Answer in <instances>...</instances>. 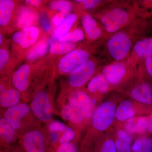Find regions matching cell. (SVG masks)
Here are the masks:
<instances>
[{
  "mask_svg": "<svg viewBox=\"0 0 152 152\" xmlns=\"http://www.w3.org/2000/svg\"><path fill=\"white\" fill-rule=\"evenodd\" d=\"M10 74L0 78V112L23 102L20 93L12 85Z\"/></svg>",
  "mask_w": 152,
  "mask_h": 152,
  "instance_id": "cell-13",
  "label": "cell"
},
{
  "mask_svg": "<svg viewBox=\"0 0 152 152\" xmlns=\"http://www.w3.org/2000/svg\"><path fill=\"white\" fill-rule=\"evenodd\" d=\"M98 152H117L115 142L112 139H106L101 145Z\"/></svg>",
  "mask_w": 152,
  "mask_h": 152,
  "instance_id": "cell-33",
  "label": "cell"
},
{
  "mask_svg": "<svg viewBox=\"0 0 152 152\" xmlns=\"http://www.w3.org/2000/svg\"><path fill=\"white\" fill-rule=\"evenodd\" d=\"M49 7L52 10L59 11L60 13L66 17L71 15L73 5L70 1L55 0L50 2Z\"/></svg>",
  "mask_w": 152,
  "mask_h": 152,
  "instance_id": "cell-28",
  "label": "cell"
},
{
  "mask_svg": "<svg viewBox=\"0 0 152 152\" xmlns=\"http://www.w3.org/2000/svg\"><path fill=\"white\" fill-rule=\"evenodd\" d=\"M116 108L111 101H105L96 108L91 121L93 129L99 133L107 130L115 120Z\"/></svg>",
  "mask_w": 152,
  "mask_h": 152,
  "instance_id": "cell-7",
  "label": "cell"
},
{
  "mask_svg": "<svg viewBox=\"0 0 152 152\" xmlns=\"http://www.w3.org/2000/svg\"><path fill=\"white\" fill-rule=\"evenodd\" d=\"M127 73V68L124 63L116 62L105 66L102 75L111 86H116L121 83Z\"/></svg>",
  "mask_w": 152,
  "mask_h": 152,
  "instance_id": "cell-15",
  "label": "cell"
},
{
  "mask_svg": "<svg viewBox=\"0 0 152 152\" xmlns=\"http://www.w3.org/2000/svg\"><path fill=\"white\" fill-rule=\"evenodd\" d=\"M47 131L49 132H56L63 134L68 126L61 122L52 120L46 125Z\"/></svg>",
  "mask_w": 152,
  "mask_h": 152,
  "instance_id": "cell-31",
  "label": "cell"
},
{
  "mask_svg": "<svg viewBox=\"0 0 152 152\" xmlns=\"http://www.w3.org/2000/svg\"><path fill=\"white\" fill-rule=\"evenodd\" d=\"M149 115L137 116L124 122V129L129 134L142 135L148 131Z\"/></svg>",
  "mask_w": 152,
  "mask_h": 152,
  "instance_id": "cell-20",
  "label": "cell"
},
{
  "mask_svg": "<svg viewBox=\"0 0 152 152\" xmlns=\"http://www.w3.org/2000/svg\"><path fill=\"white\" fill-rule=\"evenodd\" d=\"M40 35V30L36 26L24 28L13 33L10 39L11 51L18 61L21 53L24 51L27 53L38 42Z\"/></svg>",
  "mask_w": 152,
  "mask_h": 152,
  "instance_id": "cell-5",
  "label": "cell"
},
{
  "mask_svg": "<svg viewBox=\"0 0 152 152\" xmlns=\"http://www.w3.org/2000/svg\"></svg>",
  "mask_w": 152,
  "mask_h": 152,
  "instance_id": "cell-44",
  "label": "cell"
},
{
  "mask_svg": "<svg viewBox=\"0 0 152 152\" xmlns=\"http://www.w3.org/2000/svg\"><path fill=\"white\" fill-rule=\"evenodd\" d=\"M60 115L75 131L90 123L96 109L95 102L88 93L81 89L63 93L60 99Z\"/></svg>",
  "mask_w": 152,
  "mask_h": 152,
  "instance_id": "cell-1",
  "label": "cell"
},
{
  "mask_svg": "<svg viewBox=\"0 0 152 152\" xmlns=\"http://www.w3.org/2000/svg\"><path fill=\"white\" fill-rule=\"evenodd\" d=\"M132 47V39L125 32L116 33L109 40L107 44L110 56L118 61H122L127 56Z\"/></svg>",
  "mask_w": 152,
  "mask_h": 152,
  "instance_id": "cell-10",
  "label": "cell"
},
{
  "mask_svg": "<svg viewBox=\"0 0 152 152\" xmlns=\"http://www.w3.org/2000/svg\"><path fill=\"white\" fill-rule=\"evenodd\" d=\"M10 46V39H7L0 46V78L11 73L18 62L11 52Z\"/></svg>",
  "mask_w": 152,
  "mask_h": 152,
  "instance_id": "cell-16",
  "label": "cell"
},
{
  "mask_svg": "<svg viewBox=\"0 0 152 152\" xmlns=\"http://www.w3.org/2000/svg\"><path fill=\"white\" fill-rule=\"evenodd\" d=\"M66 18V17L61 13H58L52 18V23L56 26H58L62 23Z\"/></svg>",
  "mask_w": 152,
  "mask_h": 152,
  "instance_id": "cell-37",
  "label": "cell"
},
{
  "mask_svg": "<svg viewBox=\"0 0 152 152\" xmlns=\"http://www.w3.org/2000/svg\"><path fill=\"white\" fill-rule=\"evenodd\" d=\"M42 24L44 28L46 31H49L50 28V23L46 18H43L42 21Z\"/></svg>",
  "mask_w": 152,
  "mask_h": 152,
  "instance_id": "cell-42",
  "label": "cell"
},
{
  "mask_svg": "<svg viewBox=\"0 0 152 152\" xmlns=\"http://www.w3.org/2000/svg\"><path fill=\"white\" fill-rule=\"evenodd\" d=\"M130 96L135 102L152 107V88L148 83L142 82L136 85L131 90Z\"/></svg>",
  "mask_w": 152,
  "mask_h": 152,
  "instance_id": "cell-18",
  "label": "cell"
},
{
  "mask_svg": "<svg viewBox=\"0 0 152 152\" xmlns=\"http://www.w3.org/2000/svg\"><path fill=\"white\" fill-rule=\"evenodd\" d=\"M77 136L75 131L72 128L67 126L65 131L63 132L61 136L59 141V144H61L67 143L71 142Z\"/></svg>",
  "mask_w": 152,
  "mask_h": 152,
  "instance_id": "cell-30",
  "label": "cell"
},
{
  "mask_svg": "<svg viewBox=\"0 0 152 152\" xmlns=\"http://www.w3.org/2000/svg\"><path fill=\"white\" fill-rule=\"evenodd\" d=\"M145 65L147 72L152 77V57H148L146 58Z\"/></svg>",
  "mask_w": 152,
  "mask_h": 152,
  "instance_id": "cell-38",
  "label": "cell"
},
{
  "mask_svg": "<svg viewBox=\"0 0 152 152\" xmlns=\"http://www.w3.org/2000/svg\"><path fill=\"white\" fill-rule=\"evenodd\" d=\"M26 2L33 7H38L41 5L42 1L40 0H27Z\"/></svg>",
  "mask_w": 152,
  "mask_h": 152,
  "instance_id": "cell-40",
  "label": "cell"
},
{
  "mask_svg": "<svg viewBox=\"0 0 152 152\" xmlns=\"http://www.w3.org/2000/svg\"><path fill=\"white\" fill-rule=\"evenodd\" d=\"M117 136L118 139L130 143H132V138L131 135L124 129H121L117 131Z\"/></svg>",
  "mask_w": 152,
  "mask_h": 152,
  "instance_id": "cell-36",
  "label": "cell"
},
{
  "mask_svg": "<svg viewBox=\"0 0 152 152\" xmlns=\"http://www.w3.org/2000/svg\"><path fill=\"white\" fill-rule=\"evenodd\" d=\"M54 77L34 93L29 102L36 118L46 125L53 120V115L57 113L54 102Z\"/></svg>",
  "mask_w": 152,
  "mask_h": 152,
  "instance_id": "cell-3",
  "label": "cell"
},
{
  "mask_svg": "<svg viewBox=\"0 0 152 152\" xmlns=\"http://www.w3.org/2000/svg\"><path fill=\"white\" fill-rule=\"evenodd\" d=\"M39 16L35 9L29 7H20L16 21L17 29L36 26Z\"/></svg>",
  "mask_w": 152,
  "mask_h": 152,
  "instance_id": "cell-19",
  "label": "cell"
},
{
  "mask_svg": "<svg viewBox=\"0 0 152 152\" xmlns=\"http://www.w3.org/2000/svg\"><path fill=\"white\" fill-rule=\"evenodd\" d=\"M18 137L6 119L0 115V152L17 145Z\"/></svg>",
  "mask_w": 152,
  "mask_h": 152,
  "instance_id": "cell-17",
  "label": "cell"
},
{
  "mask_svg": "<svg viewBox=\"0 0 152 152\" xmlns=\"http://www.w3.org/2000/svg\"><path fill=\"white\" fill-rule=\"evenodd\" d=\"M148 131L151 134H152V112L149 115L148 128Z\"/></svg>",
  "mask_w": 152,
  "mask_h": 152,
  "instance_id": "cell-43",
  "label": "cell"
},
{
  "mask_svg": "<svg viewBox=\"0 0 152 152\" xmlns=\"http://www.w3.org/2000/svg\"><path fill=\"white\" fill-rule=\"evenodd\" d=\"M0 115L13 128L19 140L26 132L42 124L33 114L29 104L25 102L1 111Z\"/></svg>",
  "mask_w": 152,
  "mask_h": 152,
  "instance_id": "cell-4",
  "label": "cell"
},
{
  "mask_svg": "<svg viewBox=\"0 0 152 152\" xmlns=\"http://www.w3.org/2000/svg\"><path fill=\"white\" fill-rule=\"evenodd\" d=\"M102 74L92 78L87 86V93L94 95H103L109 92L110 87Z\"/></svg>",
  "mask_w": 152,
  "mask_h": 152,
  "instance_id": "cell-22",
  "label": "cell"
},
{
  "mask_svg": "<svg viewBox=\"0 0 152 152\" xmlns=\"http://www.w3.org/2000/svg\"><path fill=\"white\" fill-rule=\"evenodd\" d=\"M3 152H25L20 145H15Z\"/></svg>",
  "mask_w": 152,
  "mask_h": 152,
  "instance_id": "cell-39",
  "label": "cell"
},
{
  "mask_svg": "<svg viewBox=\"0 0 152 152\" xmlns=\"http://www.w3.org/2000/svg\"><path fill=\"white\" fill-rule=\"evenodd\" d=\"M6 35L7 34L0 27V46H1L7 40L6 39Z\"/></svg>",
  "mask_w": 152,
  "mask_h": 152,
  "instance_id": "cell-41",
  "label": "cell"
},
{
  "mask_svg": "<svg viewBox=\"0 0 152 152\" xmlns=\"http://www.w3.org/2000/svg\"><path fill=\"white\" fill-rule=\"evenodd\" d=\"M132 152H152V138L148 137L138 138L132 145Z\"/></svg>",
  "mask_w": 152,
  "mask_h": 152,
  "instance_id": "cell-27",
  "label": "cell"
},
{
  "mask_svg": "<svg viewBox=\"0 0 152 152\" xmlns=\"http://www.w3.org/2000/svg\"><path fill=\"white\" fill-rule=\"evenodd\" d=\"M76 47L75 43L58 41L51 45L50 53L53 55H66L75 50Z\"/></svg>",
  "mask_w": 152,
  "mask_h": 152,
  "instance_id": "cell-26",
  "label": "cell"
},
{
  "mask_svg": "<svg viewBox=\"0 0 152 152\" xmlns=\"http://www.w3.org/2000/svg\"><path fill=\"white\" fill-rule=\"evenodd\" d=\"M144 107H150L144 105L138 102L136 104L135 102H134L129 100H125L122 101L117 107L115 119L118 121L124 122L133 117L144 115L141 112L142 111L144 113L146 110H140L141 108ZM146 111L148 112L147 111Z\"/></svg>",
  "mask_w": 152,
  "mask_h": 152,
  "instance_id": "cell-14",
  "label": "cell"
},
{
  "mask_svg": "<svg viewBox=\"0 0 152 152\" xmlns=\"http://www.w3.org/2000/svg\"><path fill=\"white\" fill-rule=\"evenodd\" d=\"M78 19L77 15L72 14L66 17L62 23L57 27L55 30L54 36L55 38L58 39L66 35L73 26Z\"/></svg>",
  "mask_w": 152,
  "mask_h": 152,
  "instance_id": "cell-25",
  "label": "cell"
},
{
  "mask_svg": "<svg viewBox=\"0 0 152 152\" xmlns=\"http://www.w3.org/2000/svg\"><path fill=\"white\" fill-rule=\"evenodd\" d=\"M90 53L83 49H76L62 57L59 61L57 70L60 75H69L83 64L89 60Z\"/></svg>",
  "mask_w": 152,
  "mask_h": 152,
  "instance_id": "cell-11",
  "label": "cell"
},
{
  "mask_svg": "<svg viewBox=\"0 0 152 152\" xmlns=\"http://www.w3.org/2000/svg\"><path fill=\"white\" fill-rule=\"evenodd\" d=\"M99 19L107 32L114 33L129 24L130 15L126 9L116 7L105 12Z\"/></svg>",
  "mask_w": 152,
  "mask_h": 152,
  "instance_id": "cell-8",
  "label": "cell"
},
{
  "mask_svg": "<svg viewBox=\"0 0 152 152\" xmlns=\"http://www.w3.org/2000/svg\"><path fill=\"white\" fill-rule=\"evenodd\" d=\"M56 152H78L77 148L73 142L61 144L56 148Z\"/></svg>",
  "mask_w": 152,
  "mask_h": 152,
  "instance_id": "cell-34",
  "label": "cell"
},
{
  "mask_svg": "<svg viewBox=\"0 0 152 152\" xmlns=\"http://www.w3.org/2000/svg\"><path fill=\"white\" fill-rule=\"evenodd\" d=\"M48 47V39L46 38L40 39L27 52L26 58L29 63L40 58L46 53Z\"/></svg>",
  "mask_w": 152,
  "mask_h": 152,
  "instance_id": "cell-23",
  "label": "cell"
},
{
  "mask_svg": "<svg viewBox=\"0 0 152 152\" xmlns=\"http://www.w3.org/2000/svg\"><path fill=\"white\" fill-rule=\"evenodd\" d=\"M96 63L94 61L89 60L73 71L69 75L67 80L70 91L80 89L82 87L89 82L96 71Z\"/></svg>",
  "mask_w": 152,
  "mask_h": 152,
  "instance_id": "cell-12",
  "label": "cell"
},
{
  "mask_svg": "<svg viewBox=\"0 0 152 152\" xmlns=\"http://www.w3.org/2000/svg\"><path fill=\"white\" fill-rule=\"evenodd\" d=\"M84 33L80 29L77 28L68 32L66 35L58 39L60 42L75 43L84 39Z\"/></svg>",
  "mask_w": 152,
  "mask_h": 152,
  "instance_id": "cell-29",
  "label": "cell"
},
{
  "mask_svg": "<svg viewBox=\"0 0 152 152\" xmlns=\"http://www.w3.org/2000/svg\"><path fill=\"white\" fill-rule=\"evenodd\" d=\"M18 1L0 0V27L9 34L17 30L16 21L19 8Z\"/></svg>",
  "mask_w": 152,
  "mask_h": 152,
  "instance_id": "cell-9",
  "label": "cell"
},
{
  "mask_svg": "<svg viewBox=\"0 0 152 152\" xmlns=\"http://www.w3.org/2000/svg\"><path fill=\"white\" fill-rule=\"evenodd\" d=\"M114 142L117 152H132V144L118 138Z\"/></svg>",
  "mask_w": 152,
  "mask_h": 152,
  "instance_id": "cell-32",
  "label": "cell"
},
{
  "mask_svg": "<svg viewBox=\"0 0 152 152\" xmlns=\"http://www.w3.org/2000/svg\"><path fill=\"white\" fill-rule=\"evenodd\" d=\"M19 142L25 152H48L50 145L46 128L41 126L26 132Z\"/></svg>",
  "mask_w": 152,
  "mask_h": 152,
  "instance_id": "cell-6",
  "label": "cell"
},
{
  "mask_svg": "<svg viewBox=\"0 0 152 152\" xmlns=\"http://www.w3.org/2000/svg\"><path fill=\"white\" fill-rule=\"evenodd\" d=\"M133 49L135 54L140 58L152 57V38H146L139 41Z\"/></svg>",
  "mask_w": 152,
  "mask_h": 152,
  "instance_id": "cell-24",
  "label": "cell"
},
{
  "mask_svg": "<svg viewBox=\"0 0 152 152\" xmlns=\"http://www.w3.org/2000/svg\"><path fill=\"white\" fill-rule=\"evenodd\" d=\"M75 1L78 3L84 8L91 9L94 8L102 3V1L99 0H77Z\"/></svg>",
  "mask_w": 152,
  "mask_h": 152,
  "instance_id": "cell-35",
  "label": "cell"
},
{
  "mask_svg": "<svg viewBox=\"0 0 152 152\" xmlns=\"http://www.w3.org/2000/svg\"><path fill=\"white\" fill-rule=\"evenodd\" d=\"M38 66L30 63L23 64L10 74L12 85L20 93L25 102H29L43 83V72Z\"/></svg>",
  "mask_w": 152,
  "mask_h": 152,
  "instance_id": "cell-2",
  "label": "cell"
},
{
  "mask_svg": "<svg viewBox=\"0 0 152 152\" xmlns=\"http://www.w3.org/2000/svg\"><path fill=\"white\" fill-rule=\"evenodd\" d=\"M81 22L86 35L90 40L95 41L100 37L102 31L96 20L91 15L84 14L82 15Z\"/></svg>",
  "mask_w": 152,
  "mask_h": 152,
  "instance_id": "cell-21",
  "label": "cell"
}]
</instances>
